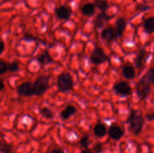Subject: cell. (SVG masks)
I'll use <instances>...</instances> for the list:
<instances>
[{"mask_svg": "<svg viewBox=\"0 0 154 153\" xmlns=\"http://www.w3.org/2000/svg\"><path fill=\"white\" fill-rule=\"evenodd\" d=\"M50 76L45 75H41L38 76L35 82L33 83L35 94V95H42L47 91L49 86Z\"/></svg>", "mask_w": 154, "mask_h": 153, "instance_id": "obj_1", "label": "cell"}, {"mask_svg": "<svg viewBox=\"0 0 154 153\" xmlns=\"http://www.w3.org/2000/svg\"><path fill=\"white\" fill-rule=\"evenodd\" d=\"M57 85L60 91L68 92L73 88V79L69 73H63L57 78Z\"/></svg>", "mask_w": 154, "mask_h": 153, "instance_id": "obj_2", "label": "cell"}, {"mask_svg": "<svg viewBox=\"0 0 154 153\" xmlns=\"http://www.w3.org/2000/svg\"><path fill=\"white\" fill-rule=\"evenodd\" d=\"M129 124H130V128L132 131L135 135H138L141 131L144 124V119L141 116L135 115V112L131 113V116L129 118Z\"/></svg>", "mask_w": 154, "mask_h": 153, "instance_id": "obj_3", "label": "cell"}, {"mask_svg": "<svg viewBox=\"0 0 154 153\" xmlns=\"http://www.w3.org/2000/svg\"><path fill=\"white\" fill-rule=\"evenodd\" d=\"M91 62L94 64H99L105 62L108 59V56L105 53L103 50L99 46H96L91 54Z\"/></svg>", "mask_w": 154, "mask_h": 153, "instance_id": "obj_4", "label": "cell"}, {"mask_svg": "<svg viewBox=\"0 0 154 153\" xmlns=\"http://www.w3.org/2000/svg\"><path fill=\"white\" fill-rule=\"evenodd\" d=\"M17 92L20 95L26 96V97H29L35 94L33 84L29 82H23L17 88Z\"/></svg>", "mask_w": 154, "mask_h": 153, "instance_id": "obj_5", "label": "cell"}, {"mask_svg": "<svg viewBox=\"0 0 154 153\" xmlns=\"http://www.w3.org/2000/svg\"><path fill=\"white\" fill-rule=\"evenodd\" d=\"M114 90L119 94L121 95H128L131 93V88L129 84L125 81L117 82L114 86Z\"/></svg>", "mask_w": 154, "mask_h": 153, "instance_id": "obj_6", "label": "cell"}, {"mask_svg": "<svg viewBox=\"0 0 154 153\" xmlns=\"http://www.w3.org/2000/svg\"><path fill=\"white\" fill-rule=\"evenodd\" d=\"M101 35H102V38L104 40H107V41H111V40H114V39H116L117 38L116 30H114L111 27L104 28L102 31Z\"/></svg>", "mask_w": 154, "mask_h": 153, "instance_id": "obj_7", "label": "cell"}, {"mask_svg": "<svg viewBox=\"0 0 154 153\" xmlns=\"http://www.w3.org/2000/svg\"><path fill=\"white\" fill-rule=\"evenodd\" d=\"M108 134H109L110 136L112 139L115 140H120L123 136V130L119 126L115 125V124H112L109 128Z\"/></svg>", "mask_w": 154, "mask_h": 153, "instance_id": "obj_8", "label": "cell"}, {"mask_svg": "<svg viewBox=\"0 0 154 153\" xmlns=\"http://www.w3.org/2000/svg\"><path fill=\"white\" fill-rule=\"evenodd\" d=\"M139 84L142 86H150V84H154V68H150L140 80Z\"/></svg>", "mask_w": 154, "mask_h": 153, "instance_id": "obj_9", "label": "cell"}, {"mask_svg": "<svg viewBox=\"0 0 154 153\" xmlns=\"http://www.w3.org/2000/svg\"><path fill=\"white\" fill-rule=\"evenodd\" d=\"M111 17V16H108V15L105 13V11H102V13H100L97 16H96V20H95V26H96V28H99V27H101L102 26H103L105 22L108 20Z\"/></svg>", "mask_w": 154, "mask_h": 153, "instance_id": "obj_10", "label": "cell"}, {"mask_svg": "<svg viewBox=\"0 0 154 153\" xmlns=\"http://www.w3.org/2000/svg\"><path fill=\"white\" fill-rule=\"evenodd\" d=\"M126 26V21L124 18L121 17L118 19L116 25V32H117V37H121L122 34L124 32V30Z\"/></svg>", "mask_w": 154, "mask_h": 153, "instance_id": "obj_11", "label": "cell"}, {"mask_svg": "<svg viewBox=\"0 0 154 153\" xmlns=\"http://www.w3.org/2000/svg\"><path fill=\"white\" fill-rule=\"evenodd\" d=\"M70 10L66 6H61L57 10V15L60 19L67 20L70 16Z\"/></svg>", "mask_w": 154, "mask_h": 153, "instance_id": "obj_12", "label": "cell"}, {"mask_svg": "<svg viewBox=\"0 0 154 153\" xmlns=\"http://www.w3.org/2000/svg\"><path fill=\"white\" fill-rule=\"evenodd\" d=\"M77 110L72 105H69V106H66L61 112V117L63 119H68L71 116L74 115V114L76 112Z\"/></svg>", "mask_w": 154, "mask_h": 153, "instance_id": "obj_13", "label": "cell"}, {"mask_svg": "<svg viewBox=\"0 0 154 153\" xmlns=\"http://www.w3.org/2000/svg\"><path fill=\"white\" fill-rule=\"evenodd\" d=\"M123 75L126 79H133L135 76V70L131 65H126L123 68Z\"/></svg>", "mask_w": 154, "mask_h": 153, "instance_id": "obj_14", "label": "cell"}, {"mask_svg": "<svg viewBox=\"0 0 154 153\" xmlns=\"http://www.w3.org/2000/svg\"><path fill=\"white\" fill-rule=\"evenodd\" d=\"M93 131H94L96 136H99V137H102L107 134V128L105 124L99 123V124H97L95 126Z\"/></svg>", "mask_w": 154, "mask_h": 153, "instance_id": "obj_15", "label": "cell"}, {"mask_svg": "<svg viewBox=\"0 0 154 153\" xmlns=\"http://www.w3.org/2000/svg\"><path fill=\"white\" fill-rule=\"evenodd\" d=\"M146 56V50L144 49H142L139 52H138V56L135 59V64L138 68H141L144 64V59H145Z\"/></svg>", "mask_w": 154, "mask_h": 153, "instance_id": "obj_16", "label": "cell"}, {"mask_svg": "<svg viewBox=\"0 0 154 153\" xmlns=\"http://www.w3.org/2000/svg\"><path fill=\"white\" fill-rule=\"evenodd\" d=\"M38 61L41 64H46L53 62V58L48 52H45L44 53L41 54V55L38 57Z\"/></svg>", "mask_w": 154, "mask_h": 153, "instance_id": "obj_17", "label": "cell"}, {"mask_svg": "<svg viewBox=\"0 0 154 153\" xmlns=\"http://www.w3.org/2000/svg\"><path fill=\"white\" fill-rule=\"evenodd\" d=\"M144 29L147 33L154 32V16L147 18L144 22Z\"/></svg>", "mask_w": 154, "mask_h": 153, "instance_id": "obj_18", "label": "cell"}, {"mask_svg": "<svg viewBox=\"0 0 154 153\" xmlns=\"http://www.w3.org/2000/svg\"><path fill=\"white\" fill-rule=\"evenodd\" d=\"M95 11V5L91 3H87L84 4L81 8V12L84 15L86 16H90L93 14Z\"/></svg>", "mask_w": 154, "mask_h": 153, "instance_id": "obj_19", "label": "cell"}, {"mask_svg": "<svg viewBox=\"0 0 154 153\" xmlns=\"http://www.w3.org/2000/svg\"><path fill=\"white\" fill-rule=\"evenodd\" d=\"M141 87H138V93L141 98H145L146 97L148 96V94L150 92V86H142L140 85Z\"/></svg>", "mask_w": 154, "mask_h": 153, "instance_id": "obj_20", "label": "cell"}, {"mask_svg": "<svg viewBox=\"0 0 154 153\" xmlns=\"http://www.w3.org/2000/svg\"><path fill=\"white\" fill-rule=\"evenodd\" d=\"M94 5L100 10H102V11H105L108 8V2L105 0H95Z\"/></svg>", "mask_w": 154, "mask_h": 153, "instance_id": "obj_21", "label": "cell"}, {"mask_svg": "<svg viewBox=\"0 0 154 153\" xmlns=\"http://www.w3.org/2000/svg\"><path fill=\"white\" fill-rule=\"evenodd\" d=\"M0 151L2 153H12V148L10 145L5 142H0Z\"/></svg>", "mask_w": 154, "mask_h": 153, "instance_id": "obj_22", "label": "cell"}, {"mask_svg": "<svg viewBox=\"0 0 154 153\" xmlns=\"http://www.w3.org/2000/svg\"><path fill=\"white\" fill-rule=\"evenodd\" d=\"M41 113H42V115L43 116H45V118H52L53 116H54L52 110L48 107L42 108V110H41Z\"/></svg>", "mask_w": 154, "mask_h": 153, "instance_id": "obj_23", "label": "cell"}, {"mask_svg": "<svg viewBox=\"0 0 154 153\" xmlns=\"http://www.w3.org/2000/svg\"><path fill=\"white\" fill-rule=\"evenodd\" d=\"M20 64L17 62H13L8 64V70L10 72H16L19 70Z\"/></svg>", "mask_w": 154, "mask_h": 153, "instance_id": "obj_24", "label": "cell"}, {"mask_svg": "<svg viewBox=\"0 0 154 153\" xmlns=\"http://www.w3.org/2000/svg\"><path fill=\"white\" fill-rule=\"evenodd\" d=\"M8 70V64L3 61H0V75L4 74Z\"/></svg>", "mask_w": 154, "mask_h": 153, "instance_id": "obj_25", "label": "cell"}, {"mask_svg": "<svg viewBox=\"0 0 154 153\" xmlns=\"http://www.w3.org/2000/svg\"><path fill=\"white\" fill-rule=\"evenodd\" d=\"M80 142H81V145L83 147H85V148H87V147L88 146V145H89V138H88V136H83V137L81 139V141H80Z\"/></svg>", "mask_w": 154, "mask_h": 153, "instance_id": "obj_26", "label": "cell"}, {"mask_svg": "<svg viewBox=\"0 0 154 153\" xmlns=\"http://www.w3.org/2000/svg\"><path fill=\"white\" fill-rule=\"evenodd\" d=\"M94 150L96 153H100L102 151V144L100 142L96 144L94 146Z\"/></svg>", "mask_w": 154, "mask_h": 153, "instance_id": "obj_27", "label": "cell"}, {"mask_svg": "<svg viewBox=\"0 0 154 153\" xmlns=\"http://www.w3.org/2000/svg\"><path fill=\"white\" fill-rule=\"evenodd\" d=\"M146 118H147V120H149V121H153V120H154V112L147 114Z\"/></svg>", "mask_w": 154, "mask_h": 153, "instance_id": "obj_28", "label": "cell"}, {"mask_svg": "<svg viewBox=\"0 0 154 153\" xmlns=\"http://www.w3.org/2000/svg\"><path fill=\"white\" fill-rule=\"evenodd\" d=\"M46 153H64V151H63L62 148H54L52 151Z\"/></svg>", "mask_w": 154, "mask_h": 153, "instance_id": "obj_29", "label": "cell"}, {"mask_svg": "<svg viewBox=\"0 0 154 153\" xmlns=\"http://www.w3.org/2000/svg\"><path fill=\"white\" fill-rule=\"evenodd\" d=\"M24 39H26V40H34L35 38L32 37L31 34H25V36H24Z\"/></svg>", "mask_w": 154, "mask_h": 153, "instance_id": "obj_30", "label": "cell"}, {"mask_svg": "<svg viewBox=\"0 0 154 153\" xmlns=\"http://www.w3.org/2000/svg\"><path fill=\"white\" fill-rule=\"evenodd\" d=\"M4 50H5L4 43H3V41L0 40V54H1L3 51H4Z\"/></svg>", "mask_w": 154, "mask_h": 153, "instance_id": "obj_31", "label": "cell"}, {"mask_svg": "<svg viewBox=\"0 0 154 153\" xmlns=\"http://www.w3.org/2000/svg\"><path fill=\"white\" fill-rule=\"evenodd\" d=\"M138 8L140 10H141V11H142V10H147V9L149 8V7L148 6H146V5H140V6H138Z\"/></svg>", "mask_w": 154, "mask_h": 153, "instance_id": "obj_32", "label": "cell"}, {"mask_svg": "<svg viewBox=\"0 0 154 153\" xmlns=\"http://www.w3.org/2000/svg\"><path fill=\"white\" fill-rule=\"evenodd\" d=\"M4 87H5L4 82H3V81L2 80H0V91H2V90L3 89Z\"/></svg>", "mask_w": 154, "mask_h": 153, "instance_id": "obj_33", "label": "cell"}, {"mask_svg": "<svg viewBox=\"0 0 154 153\" xmlns=\"http://www.w3.org/2000/svg\"><path fill=\"white\" fill-rule=\"evenodd\" d=\"M81 153H93V152L90 151H89V150H83V151L81 152Z\"/></svg>", "mask_w": 154, "mask_h": 153, "instance_id": "obj_34", "label": "cell"}]
</instances>
